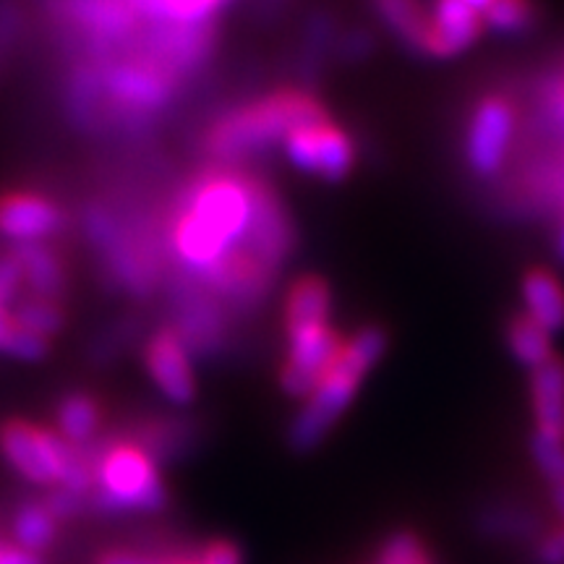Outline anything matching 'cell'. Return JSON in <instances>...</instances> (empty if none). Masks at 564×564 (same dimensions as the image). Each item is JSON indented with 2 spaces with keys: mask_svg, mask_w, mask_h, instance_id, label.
I'll return each instance as SVG.
<instances>
[{
  "mask_svg": "<svg viewBox=\"0 0 564 564\" xmlns=\"http://www.w3.org/2000/svg\"><path fill=\"white\" fill-rule=\"evenodd\" d=\"M188 270L215 293L251 303L293 246L288 212L270 186L241 171H212L188 188L173 230Z\"/></svg>",
  "mask_w": 564,
  "mask_h": 564,
  "instance_id": "1",
  "label": "cell"
},
{
  "mask_svg": "<svg viewBox=\"0 0 564 564\" xmlns=\"http://www.w3.org/2000/svg\"><path fill=\"white\" fill-rule=\"evenodd\" d=\"M327 110L306 91L282 89L264 100L232 110L209 131V152L223 160H236L243 154L262 150L288 133L327 121Z\"/></svg>",
  "mask_w": 564,
  "mask_h": 564,
  "instance_id": "2",
  "label": "cell"
},
{
  "mask_svg": "<svg viewBox=\"0 0 564 564\" xmlns=\"http://www.w3.org/2000/svg\"><path fill=\"white\" fill-rule=\"evenodd\" d=\"M373 369L366 358L358 356L348 343H343L340 356L329 366V371L324 373L322 382L316 384V390L308 394V403L303 405V411L295 419L291 429V442L299 449H312L319 444L324 436L329 434V429L335 426L337 419L345 413V408L356 398L358 384L364 382V377Z\"/></svg>",
  "mask_w": 564,
  "mask_h": 564,
  "instance_id": "3",
  "label": "cell"
},
{
  "mask_svg": "<svg viewBox=\"0 0 564 564\" xmlns=\"http://www.w3.org/2000/svg\"><path fill=\"white\" fill-rule=\"evenodd\" d=\"M97 484L102 502L116 510H152L165 497L150 455L129 444L110 449L102 457L97 465Z\"/></svg>",
  "mask_w": 564,
  "mask_h": 564,
  "instance_id": "4",
  "label": "cell"
},
{
  "mask_svg": "<svg viewBox=\"0 0 564 564\" xmlns=\"http://www.w3.org/2000/svg\"><path fill=\"white\" fill-rule=\"evenodd\" d=\"M282 141H285V152L295 167L322 175L327 181H343L356 160L350 137L329 118L301 126Z\"/></svg>",
  "mask_w": 564,
  "mask_h": 564,
  "instance_id": "5",
  "label": "cell"
},
{
  "mask_svg": "<svg viewBox=\"0 0 564 564\" xmlns=\"http://www.w3.org/2000/svg\"><path fill=\"white\" fill-rule=\"evenodd\" d=\"M0 447L19 474L37 484L63 481L70 453H74L61 440H55L51 432H42V429L30 426L24 421H11L3 429Z\"/></svg>",
  "mask_w": 564,
  "mask_h": 564,
  "instance_id": "6",
  "label": "cell"
},
{
  "mask_svg": "<svg viewBox=\"0 0 564 564\" xmlns=\"http://www.w3.org/2000/svg\"><path fill=\"white\" fill-rule=\"evenodd\" d=\"M514 131V108L502 95H489L478 102L465 141V158L476 175H494L502 167L505 152Z\"/></svg>",
  "mask_w": 564,
  "mask_h": 564,
  "instance_id": "7",
  "label": "cell"
},
{
  "mask_svg": "<svg viewBox=\"0 0 564 564\" xmlns=\"http://www.w3.org/2000/svg\"><path fill=\"white\" fill-rule=\"evenodd\" d=\"M288 337H291V356L282 369V387L293 398H308L340 356L343 340L327 324L301 329Z\"/></svg>",
  "mask_w": 564,
  "mask_h": 564,
  "instance_id": "8",
  "label": "cell"
},
{
  "mask_svg": "<svg viewBox=\"0 0 564 564\" xmlns=\"http://www.w3.org/2000/svg\"><path fill=\"white\" fill-rule=\"evenodd\" d=\"M484 19L476 9L463 0H436L434 13L429 17L426 40L421 55L434 58H453L460 51L481 37Z\"/></svg>",
  "mask_w": 564,
  "mask_h": 564,
  "instance_id": "9",
  "label": "cell"
},
{
  "mask_svg": "<svg viewBox=\"0 0 564 564\" xmlns=\"http://www.w3.org/2000/svg\"><path fill=\"white\" fill-rule=\"evenodd\" d=\"M147 366L160 390L175 403H188L194 398V371L181 335L171 329L154 335L147 348Z\"/></svg>",
  "mask_w": 564,
  "mask_h": 564,
  "instance_id": "10",
  "label": "cell"
},
{
  "mask_svg": "<svg viewBox=\"0 0 564 564\" xmlns=\"http://www.w3.org/2000/svg\"><path fill=\"white\" fill-rule=\"evenodd\" d=\"M105 87L123 108L147 110L158 108L171 95V79L167 74L152 63H123L108 74Z\"/></svg>",
  "mask_w": 564,
  "mask_h": 564,
  "instance_id": "11",
  "label": "cell"
},
{
  "mask_svg": "<svg viewBox=\"0 0 564 564\" xmlns=\"http://www.w3.org/2000/svg\"><path fill=\"white\" fill-rule=\"evenodd\" d=\"M61 225V212L37 194H9L0 199V230L21 243H32Z\"/></svg>",
  "mask_w": 564,
  "mask_h": 564,
  "instance_id": "12",
  "label": "cell"
},
{
  "mask_svg": "<svg viewBox=\"0 0 564 564\" xmlns=\"http://www.w3.org/2000/svg\"><path fill=\"white\" fill-rule=\"evenodd\" d=\"M531 398L535 432L564 440V364L562 358L549 356L535 366L531 377Z\"/></svg>",
  "mask_w": 564,
  "mask_h": 564,
  "instance_id": "13",
  "label": "cell"
},
{
  "mask_svg": "<svg viewBox=\"0 0 564 564\" xmlns=\"http://www.w3.org/2000/svg\"><path fill=\"white\" fill-rule=\"evenodd\" d=\"M329 308H333V293H329L327 282L322 278H301L291 288V293H288V303H285L288 335L327 324Z\"/></svg>",
  "mask_w": 564,
  "mask_h": 564,
  "instance_id": "14",
  "label": "cell"
},
{
  "mask_svg": "<svg viewBox=\"0 0 564 564\" xmlns=\"http://www.w3.org/2000/svg\"><path fill=\"white\" fill-rule=\"evenodd\" d=\"M523 299L528 316H533L546 333L564 327V288L546 270H531L523 278Z\"/></svg>",
  "mask_w": 564,
  "mask_h": 564,
  "instance_id": "15",
  "label": "cell"
},
{
  "mask_svg": "<svg viewBox=\"0 0 564 564\" xmlns=\"http://www.w3.org/2000/svg\"><path fill=\"white\" fill-rule=\"evenodd\" d=\"M371 6L394 37L405 47H411L413 53H423L429 17L421 11L419 0H371Z\"/></svg>",
  "mask_w": 564,
  "mask_h": 564,
  "instance_id": "16",
  "label": "cell"
},
{
  "mask_svg": "<svg viewBox=\"0 0 564 564\" xmlns=\"http://www.w3.org/2000/svg\"><path fill=\"white\" fill-rule=\"evenodd\" d=\"M13 262L19 264L21 278H26V282L34 288V293L42 295V299H53V295L61 293L63 267L51 249L24 243L13 253Z\"/></svg>",
  "mask_w": 564,
  "mask_h": 564,
  "instance_id": "17",
  "label": "cell"
},
{
  "mask_svg": "<svg viewBox=\"0 0 564 564\" xmlns=\"http://www.w3.org/2000/svg\"><path fill=\"white\" fill-rule=\"evenodd\" d=\"M507 345H510L512 356L523 366H541L552 356V343H549V333L541 327L533 316L518 314L507 324Z\"/></svg>",
  "mask_w": 564,
  "mask_h": 564,
  "instance_id": "18",
  "label": "cell"
},
{
  "mask_svg": "<svg viewBox=\"0 0 564 564\" xmlns=\"http://www.w3.org/2000/svg\"><path fill=\"white\" fill-rule=\"evenodd\" d=\"M139 11L154 21H165L173 26L204 24L225 0H129Z\"/></svg>",
  "mask_w": 564,
  "mask_h": 564,
  "instance_id": "19",
  "label": "cell"
},
{
  "mask_svg": "<svg viewBox=\"0 0 564 564\" xmlns=\"http://www.w3.org/2000/svg\"><path fill=\"white\" fill-rule=\"evenodd\" d=\"M484 19L499 34H523L533 30L539 13H535L533 0H491Z\"/></svg>",
  "mask_w": 564,
  "mask_h": 564,
  "instance_id": "20",
  "label": "cell"
},
{
  "mask_svg": "<svg viewBox=\"0 0 564 564\" xmlns=\"http://www.w3.org/2000/svg\"><path fill=\"white\" fill-rule=\"evenodd\" d=\"M97 423H100V411L87 394H74L61 405V432L66 434L68 442H87L95 434Z\"/></svg>",
  "mask_w": 564,
  "mask_h": 564,
  "instance_id": "21",
  "label": "cell"
},
{
  "mask_svg": "<svg viewBox=\"0 0 564 564\" xmlns=\"http://www.w3.org/2000/svg\"><path fill=\"white\" fill-rule=\"evenodd\" d=\"M0 350L17 358H42L47 352V340L32 329L21 327L17 316L6 314L0 306Z\"/></svg>",
  "mask_w": 564,
  "mask_h": 564,
  "instance_id": "22",
  "label": "cell"
},
{
  "mask_svg": "<svg viewBox=\"0 0 564 564\" xmlns=\"http://www.w3.org/2000/svg\"><path fill=\"white\" fill-rule=\"evenodd\" d=\"M17 322L21 324V327H26V329H32V333L47 337V335L58 333L61 324H63V314L51 299L34 295V299L21 303L19 312H17Z\"/></svg>",
  "mask_w": 564,
  "mask_h": 564,
  "instance_id": "23",
  "label": "cell"
},
{
  "mask_svg": "<svg viewBox=\"0 0 564 564\" xmlns=\"http://www.w3.org/2000/svg\"><path fill=\"white\" fill-rule=\"evenodd\" d=\"M53 533H55V525H53L51 512L42 510V507H24V510H21L19 523H17V535L24 552L32 554L34 549L51 544Z\"/></svg>",
  "mask_w": 564,
  "mask_h": 564,
  "instance_id": "24",
  "label": "cell"
},
{
  "mask_svg": "<svg viewBox=\"0 0 564 564\" xmlns=\"http://www.w3.org/2000/svg\"><path fill=\"white\" fill-rule=\"evenodd\" d=\"M533 460L552 486L564 481V440L535 432L533 436Z\"/></svg>",
  "mask_w": 564,
  "mask_h": 564,
  "instance_id": "25",
  "label": "cell"
},
{
  "mask_svg": "<svg viewBox=\"0 0 564 564\" xmlns=\"http://www.w3.org/2000/svg\"><path fill=\"white\" fill-rule=\"evenodd\" d=\"M377 564H432V562H429V556L423 552L419 539H413V535L408 533H400L387 541L382 552H379Z\"/></svg>",
  "mask_w": 564,
  "mask_h": 564,
  "instance_id": "26",
  "label": "cell"
},
{
  "mask_svg": "<svg viewBox=\"0 0 564 564\" xmlns=\"http://www.w3.org/2000/svg\"><path fill=\"white\" fill-rule=\"evenodd\" d=\"M371 47H373V40H371V34H366V32H350L348 37L340 42V53L348 61L364 58V55L371 53Z\"/></svg>",
  "mask_w": 564,
  "mask_h": 564,
  "instance_id": "27",
  "label": "cell"
},
{
  "mask_svg": "<svg viewBox=\"0 0 564 564\" xmlns=\"http://www.w3.org/2000/svg\"><path fill=\"white\" fill-rule=\"evenodd\" d=\"M19 282H21V270L19 264L13 262V257L6 259V262H0V306L11 299L13 291L19 288Z\"/></svg>",
  "mask_w": 564,
  "mask_h": 564,
  "instance_id": "28",
  "label": "cell"
},
{
  "mask_svg": "<svg viewBox=\"0 0 564 564\" xmlns=\"http://www.w3.org/2000/svg\"><path fill=\"white\" fill-rule=\"evenodd\" d=\"M202 564H243V560L236 546L228 544V541H220V544H212L207 552H204Z\"/></svg>",
  "mask_w": 564,
  "mask_h": 564,
  "instance_id": "29",
  "label": "cell"
},
{
  "mask_svg": "<svg viewBox=\"0 0 564 564\" xmlns=\"http://www.w3.org/2000/svg\"><path fill=\"white\" fill-rule=\"evenodd\" d=\"M541 560L546 564H564V528L544 541V546H541Z\"/></svg>",
  "mask_w": 564,
  "mask_h": 564,
  "instance_id": "30",
  "label": "cell"
},
{
  "mask_svg": "<svg viewBox=\"0 0 564 564\" xmlns=\"http://www.w3.org/2000/svg\"><path fill=\"white\" fill-rule=\"evenodd\" d=\"M0 564H40L34 554L24 549H0Z\"/></svg>",
  "mask_w": 564,
  "mask_h": 564,
  "instance_id": "31",
  "label": "cell"
},
{
  "mask_svg": "<svg viewBox=\"0 0 564 564\" xmlns=\"http://www.w3.org/2000/svg\"><path fill=\"white\" fill-rule=\"evenodd\" d=\"M102 564H158V562L137 560V556H131V554H110V556H105Z\"/></svg>",
  "mask_w": 564,
  "mask_h": 564,
  "instance_id": "32",
  "label": "cell"
},
{
  "mask_svg": "<svg viewBox=\"0 0 564 564\" xmlns=\"http://www.w3.org/2000/svg\"><path fill=\"white\" fill-rule=\"evenodd\" d=\"M552 491H554V505H556V510H560V514L564 518V481L552 486Z\"/></svg>",
  "mask_w": 564,
  "mask_h": 564,
  "instance_id": "33",
  "label": "cell"
},
{
  "mask_svg": "<svg viewBox=\"0 0 564 564\" xmlns=\"http://www.w3.org/2000/svg\"><path fill=\"white\" fill-rule=\"evenodd\" d=\"M463 3H468L470 9H476L478 13H481V11H486V6H489L491 0H463Z\"/></svg>",
  "mask_w": 564,
  "mask_h": 564,
  "instance_id": "34",
  "label": "cell"
},
{
  "mask_svg": "<svg viewBox=\"0 0 564 564\" xmlns=\"http://www.w3.org/2000/svg\"><path fill=\"white\" fill-rule=\"evenodd\" d=\"M560 253H562V259H564V228H562V238H560Z\"/></svg>",
  "mask_w": 564,
  "mask_h": 564,
  "instance_id": "35",
  "label": "cell"
}]
</instances>
